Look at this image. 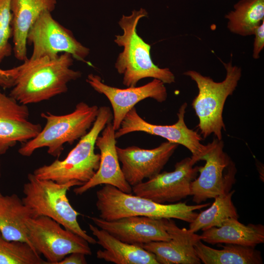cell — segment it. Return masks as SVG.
<instances>
[{
  "instance_id": "cell-12",
  "label": "cell",
  "mask_w": 264,
  "mask_h": 264,
  "mask_svg": "<svg viewBox=\"0 0 264 264\" xmlns=\"http://www.w3.org/2000/svg\"><path fill=\"white\" fill-rule=\"evenodd\" d=\"M191 157L176 163L172 172L160 173L147 181L132 187L135 195L159 203H174L191 196V184L197 177L199 166Z\"/></svg>"
},
{
  "instance_id": "cell-19",
  "label": "cell",
  "mask_w": 264,
  "mask_h": 264,
  "mask_svg": "<svg viewBox=\"0 0 264 264\" xmlns=\"http://www.w3.org/2000/svg\"><path fill=\"white\" fill-rule=\"evenodd\" d=\"M57 0H11L12 29L15 58L21 61L27 56V35L36 21L44 11L52 12Z\"/></svg>"
},
{
  "instance_id": "cell-9",
  "label": "cell",
  "mask_w": 264,
  "mask_h": 264,
  "mask_svg": "<svg viewBox=\"0 0 264 264\" xmlns=\"http://www.w3.org/2000/svg\"><path fill=\"white\" fill-rule=\"evenodd\" d=\"M207 146L200 160L205 161V164L199 167V175L191 184V196L196 204L226 195L235 182V164L223 151L222 139L214 138Z\"/></svg>"
},
{
  "instance_id": "cell-21",
  "label": "cell",
  "mask_w": 264,
  "mask_h": 264,
  "mask_svg": "<svg viewBox=\"0 0 264 264\" xmlns=\"http://www.w3.org/2000/svg\"><path fill=\"white\" fill-rule=\"evenodd\" d=\"M200 238L212 244H235L254 247L264 242V226L252 223L245 225L237 219L229 218L220 227L203 231Z\"/></svg>"
},
{
  "instance_id": "cell-8",
  "label": "cell",
  "mask_w": 264,
  "mask_h": 264,
  "mask_svg": "<svg viewBox=\"0 0 264 264\" xmlns=\"http://www.w3.org/2000/svg\"><path fill=\"white\" fill-rule=\"evenodd\" d=\"M27 236L31 246L48 264H58L74 252L91 255L89 243L46 216L30 218L26 221Z\"/></svg>"
},
{
  "instance_id": "cell-18",
  "label": "cell",
  "mask_w": 264,
  "mask_h": 264,
  "mask_svg": "<svg viewBox=\"0 0 264 264\" xmlns=\"http://www.w3.org/2000/svg\"><path fill=\"white\" fill-rule=\"evenodd\" d=\"M166 229L171 239L152 242L141 246L153 253L158 264H200L194 245L200 235L179 228L172 219H165Z\"/></svg>"
},
{
  "instance_id": "cell-6",
  "label": "cell",
  "mask_w": 264,
  "mask_h": 264,
  "mask_svg": "<svg viewBox=\"0 0 264 264\" xmlns=\"http://www.w3.org/2000/svg\"><path fill=\"white\" fill-rule=\"evenodd\" d=\"M27 179L23 185L24 197L22 199L32 210L33 218L48 217L66 229L82 237L89 243H96V240L81 227L77 220L79 213L71 205L66 196L70 188L82 185L80 183L71 181L60 183L39 178L33 173L28 175Z\"/></svg>"
},
{
  "instance_id": "cell-1",
  "label": "cell",
  "mask_w": 264,
  "mask_h": 264,
  "mask_svg": "<svg viewBox=\"0 0 264 264\" xmlns=\"http://www.w3.org/2000/svg\"><path fill=\"white\" fill-rule=\"evenodd\" d=\"M73 58L64 53L50 58H28L13 67L14 82L9 96L24 105L46 101L66 93L69 82L80 78L82 73L71 68Z\"/></svg>"
},
{
  "instance_id": "cell-10",
  "label": "cell",
  "mask_w": 264,
  "mask_h": 264,
  "mask_svg": "<svg viewBox=\"0 0 264 264\" xmlns=\"http://www.w3.org/2000/svg\"><path fill=\"white\" fill-rule=\"evenodd\" d=\"M27 43L33 46L29 58L31 60L54 58L60 53H67L73 59L88 63L85 59L89 49L78 41L72 32L55 20L48 11H44L30 29Z\"/></svg>"
},
{
  "instance_id": "cell-26",
  "label": "cell",
  "mask_w": 264,
  "mask_h": 264,
  "mask_svg": "<svg viewBox=\"0 0 264 264\" xmlns=\"http://www.w3.org/2000/svg\"><path fill=\"white\" fill-rule=\"evenodd\" d=\"M0 264H48L28 243L5 239L0 232Z\"/></svg>"
},
{
  "instance_id": "cell-22",
  "label": "cell",
  "mask_w": 264,
  "mask_h": 264,
  "mask_svg": "<svg viewBox=\"0 0 264 264\" xmlns=\"http://www.w3.org/2000/svg\"><path fill=\"white\" fill-rule=\"evenodd\" d=\"M30 218H33L32 210L17 195L0 193V232L5 239L30 245L26 226V221Z\"/></svg>"
},
{
  "instance_id": "cell-27",
  "label": "cell",
  "mask_w": 264,
  "mask_h": 264,
  "mask_svg": "<svg viewBox=\"0 0 264 264\" xmlns=\"http://www.w3.org/2000/svg\"><path fill=\"white\" fill-rule=\"evenodd\" d=\"M12 19L11 0H0V63L12 53Z\"/></svg>"
},
{
  "instance_id": "cell-28",
  "label": "cell",
  "mask_w": 264,
  "mask_h": 264,
  "mask_svg": "<svg viewBox=\"0 0 264 264\" xmlns=\"http://www.w3.org/2000/svg\"><path fill=\"white\" fill-rule=\"evenodd\" d=\"M253 35L255 38L252 56L254 59H258L264 47V20L256 28Z\"/></svg>"
},
{
  "instance_id": "cell-16",
  "label": "cell",
  "mask_w": 264,
  "mask_h": 264,
  "mask_svg": "<svg viewBox=\"0 0 264 264\" xmlns=\"http://www.w3.org/2000/svg\"><path fill=\"white\" fill-rule=\"evenodd\" d=\"M115 131L110 121L97 137L95 146L100 152L99 168L88 182L73 189L76 195H82L102 184L113 186L125 193L132 192V187L125 179L120 165L116 151Z\"/></svg>"
},
{
  "instance_id": "cell-7",
  "label": "cell",
  "mask_w": 264,
  "mask_h": 264,
  "mask_svg": "<svg viewBox=\"0 0 264 264\" xmlns=\"http://www.w3.org/2000/svg\"><path fill=\"white\" fill-rule=\"evenodd\" d=\"M98 111L97 106H90L80 102L72 112L66 114L41 113V117L46 120L44 128L36 136L22 144L18 153L22 156L29 157L36 150L45 147L49 154L59 157L64 150L65 144L71 145L87 133L93 125Z\"/></svg>"
},
{
  "instance_id": "cell-29",
  "label": "cell",
  "mask_w": 264,
  "mask_h": 264,
  "mask_svg": "<svg viewBox=\"0 0 264 264\" xmlns=\"http://www.w3.org/2000/svg\"><path fill=\"white\" fill-rule=\"evenodd\" d=\"M14 82V68L8 69H2L0 68V86L4 89L12 88Z\"/></svg>"
},
{
  "instance_id": "cell-11",
  "label": "cell",
  "mask_w": 264,
  "mask_h": 264,
  "mask_svg": "<svg viewBox=\"0 0 264 264\" xmlns=\"http://www.w3.org/2000/svg\"><path fill=\"white\" fill-rule=\"evenodd\" d=\"M187 107L186 103L180 106L177 113V122L170 125L150 123L143 119L133 107L127 113L119 128L115 131V137L117 139L136 132L162 137L168 141L182 145L188 149L192 154V160L195 164L205 154L208 146L201 143L202 139L197 132L186 126L184 117Z\"/></svg>"
},
{
  "instance_id": "cell-20",
  "label": "cell",
  "mask_w": 264,
  "mask_h": 264,
  "mask_svg": "<svg viewBox=\"0 0 264 264\" xmlns=\"http://www.w3.org/2000/svg\"><path fill=\"white\" fill-rule=\"evenodd\" d=\"M88 226L103 248L97 251L98 259L115 264H158L155 255L141 246L123 242L92 224Z\"/></svg>"
},
{
  "instance_id": "cell-25",
  "label": "cell",
  "mask_w": 264,
  "mask_h": 264,
  "mask_svg": "<svg viewBox=\"0 0 264 264\" xmlns=\"http://www.w3.org/2000/svg\"><path fill=\"white\" fill-rule=\"evenodd\" d=\"M235 192L230 191L225 195L215 198L211 206L198 214L190 223L188 231L196 233L200 230L204 231L211 227H220L229 218L238 219L239 215L232 200Z\"/></svg>"
},
{
  "instance_id": "cell-14",
  "label": "cell",
  "mask_w": 264,
  "mask_h": 264,
  "mask_svg": "<svg viewBox=\"0 0 264 264\" xmlns=\"http://www.w3.org/2000/svg\"><path fill=\"white\" fill-rule=\"evenodd\" d=\"M178 144L167 141L152 149L135 146L122 148L116 151L124 177L132 186L143 180L150 179L159 174L172 156Z\"/></svg>"
},
{
  "instance_id": "cell-5",
  "label": "cell",
  "mask_w": 264,
  "mask_h": 264,
  "mask_svg": "<svg viewBox=\"0 0 264 264\" xmlns=\"http://www.w3.org/2000/svg\"><path fill=\"white\" fill-rule=\"evenodd\" d=\"M222 63L226 70V76L220 82L195 70L183 73L196 82L198 88V94L192 106L198 118V129L204 138L213 133L217 138L222 139V130H226L222 116L224 104L236 89L242 76L241 68L232 65V54L228 63Z\"/></svg>"
},
{
  "instance_id": "cell-15",
  "label": "cell",
  "mask_w": 264,
  "mask_h": 264,
  "mask_svg": "<svg viewBox=\"0 0 264 264\" xmlns=\"http://www.w3.org/2000/svg\"><path fill=\"white\" fill-rule=\"evenodd\" d=\"M94 224L117 239L140 246L157 241L171 239L165 219H157L143 216H129L113 220L99 217H89Z\"/></svg>"
},
{
  "instance_id": "cell-13",
  "label": "cell",
  "mask_w": 264,
  "mask_h": 264,
  "mask_svg": "<svg viewBox=\"0 0 264 264\" xmlns=\"http://www.w3.org/2000/svg\"><path fill=\"white\" fill-rule=\"evenodd\" d=\"M87 82L97 92L105 95L112 108L111 123L117 131L127 113L138 102L148 98L162 103L167 98L164 83L157 79L140 87L119 88L104 84L101 78L93 74L88 75Z\"/></svg>"
},
{
  "instance_id": "cell-17",
  "label": "cell",
  "mask_w": 264,
  "mask_h": 264,
  "mask_svg": "<svg viewBox=\"0 0 264 264\" xmlns=\"http://www.w3.org/2000/svg\"><path fill=\"white\" fill-rule=\"evenodd\" d=\"M26 105L21 104L0 89V155L17 143L23 144L36 136L42 127L29 120Z\"/></svg>"
},
{
  "instance_id": "cell-3",
  "label": "cell",
  "mask_w": 264,
  "mask_h": 264,
  "mask_svg": "<svg viewBox=\"0 0 264 264\" xmlns=\"http://www.w3.org/2000/svg\"><path fill=\"white\" fill-rule=\"evenodd\" d=\"M96 207L99 217L113 220L129 216H143L161 219H176L191 223L196 212L208 207L209 203L189 205L185 202L159 203L150 199L125 193L116 187L105 185L96 193Z\"/></svg>"
},
{
  "instance_id": "cell-31",
  "label": "cell",
  "mask_w": 264,
  "mask_h": 264,
  "mask_svg": "<svg viewBox=\"0 0 264 264\" xmlns=\"http://www.w3.org/2000/svg\"><path fill=\"white\" fill-rule=\"evenodd\" d=\"M1 177V163H0V178Z\"/></svg>"
},
{
  "instance_id": "cell-2",
  "label": "cell",
  "mask_w": 264,
  "mask_h": 264,
  "mask_svg": "<svg viewBox=\"0 0 264 264\" xmlns=\"http://www.w3.org/2000/svg\"><path fill=\"white\" fill-rule=\"evenodd\" d=\"M147 17V11L141 8L133 10L129 16L123 15L118 22L123 33L116 35L114 41L123 47V50L116 59L115 67L123 75V84L127 87H135L139 80L146 78L157 79L164 84L175 82V76L169 68H160L153 63L150 44L137 34L139 21Z\"/></svg>"
},
{
  "instance_id": "cell-30",
  "label": "cell",
  "mask_w": 264,
  "mask_h": 264,
  "mask_svg": "<svg viewBox=\"0 0 264 264\" xmlns=\"http://www.w3.org/2000/svg\"><path fill=\"white\" fill-rule=\"evenodd\" d=\"M86 255L79 252L68 254L61 260L58 264H86Z\"/></svg>"
},
{
  "instance_id": "cell-24",
  "label": "cell",
  "mask_w": 264,
  "mask_h": 264,
  "mask_svg": "<svg viewBox=\"0 0 264 264\" xmlns=\"http://www.w3.org/2000/svg\"><path fill=\"white\" fill-rule=\"evenodd\" d=\"M225 15L228 30L242 36L253 35L264 20V0H240Z\"/></svg>"
},
{
  "instance_id": "cell-4",
  "label": "cell",
  "mask_w": 264,
  "mask_h": 264,
  "mask_svg": "<svg viewBox=\"0 0 264 264\" xmlns=\"http://www.w3.org/2000/svg\"><path fill=\"white\" fill-rule=\"evenodd\" d=\"M112 119L110 107L99 108L96 118L87 133L63 160L56 159L51 163L36 169L33 174L37 177L65 183L71 181L83 185L98 170L100 155L95 152V141L106 125Z\"/></svg>"
},
{
  "instance_id": "cell-23",
  "label": "cell",
  "mask_w": 264,
  "mask_h": 264,
  "mask_svg": "<svg viewBox=\"0 0 264 264\" xmlns=\"http://www.w3.org/2000/svg\"><path fill=\"white\" fill-rule=\"evenodd\" d=\"M201 262L205 264H262L261 252L254 247L235 244H226L222 249L208 246L201 240L194 245Z\"/></svg>"
}]
</instances>
